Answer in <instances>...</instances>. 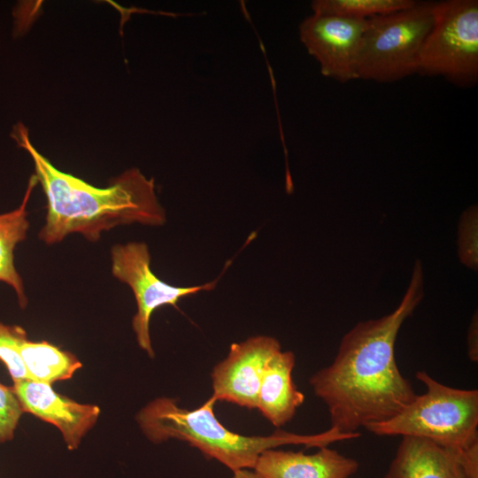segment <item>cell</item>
<instances>
[{
  "mask_svg": "<svg viewBox=\"0 0 478 478\" xmlns=\"http://www.w3.org/2000/svg\"><path fill=\"white\" fill-rule=\"evenodd\" d=\"M468 356L472 361L478 360L477 317H474L467 333Z\"/></svg>",
  "mask_w": 478,
  "mask_h": 478,
  "instance_id": "cell-20",
  "label": "cell"
},
{
  "mask_svg": "<svg viewBox=\"0 0 478 478\" xmlns=\"http://www.w3.org/2000/svg\"><path fill=\"white\" fill-rule=\"evenodd\" d=\"M424 297V275L417 260L408 288L389 314L358 323L342 338L333 362L309 380L327 405L332 428L343 433L385 421L417 396L399 371L395 343L404 321Z\"/></svg>",
  "mask_w": 478,
  "mask_h": 478,
  "instance_id": "cell-1",
  "label": "cell"
},
{
  "mask_svg": "<svg viewBox=\"0 0 478 478\" xmlns=\"http://www.w3.org/2000/svg\"><path fill=\"white\" fill-rule=\"evenodd\" d=\"M415 377L427 391L392 418L365 428L381 436L426 438L458 451L478 443V390L449 387L425 371Z\"/></svg>",
  "mask_w": 478,
  "mask_h": 478,
  "instance_id": "cell-4",
  "label": "cell"
},
{
  "mask_svg": "<svg viewBox=\"0 0 478 478\" xmlns=\"http://www.w3.org/2000/svg\"><path fill=\"white\" fill-rule=\"evenodd\" d=\"M281 350L279 341L267 335L232 343L227 356L212 371V397L216 401L257 408L264 368L269 358Z\"/></svg>",
  "mask_w": 478,
  "mask_h": 478,
  "instance_id": "cell-9",
  "label": "cell"
},
{
  "mask_svg": "<svg viewBox=\"0 0 478 478\" xmlns=\"http://www.w3.org/2000/svg\"><path fill=\"white\" fill-rule=\"evenodd\" d=\"M435 2L367 19L358 80L393 82L417 73L419 54L433 23Z\"/></svg>",
  "mask_w": 478,
  "mask_h": 478,
  "instance_id": "cell-5",
  "label": "cell"
},
{
  "mask_svg": "<svg viewBox=\"0 0 478 478\" xmlns=\"http://www.w3.org/2000/svg\"><path fill=\"white\" fill-rule=\"evenodd\" d=\"M358 467L356 459L326 446L312 454L269 449L252 469L263 478H351Z\"/></svg>",
  "mask_w": 478,
  "mask_h": 478,
  "instance_id": "cell-11",
  "label": "cell"
},
{
  "mask_svg": "<svg viewBox=\"0 0 478 478\" xmlns=\"http://www.w3.org/2000/svg\"><path fill=\"white\" fill-rule=\"evenodd\" d=\"M231 478H263L254 470L240 469L233 472Z\"/></svg>",
  "mask_w": 478,
  "mask_h": 478,
  "instance_id": "cell-21",
  "label": "cell"
},
{
  "mask_svg": "<svg viewBox=\"0 0 478 478\" xmlns=\"http://www.w3.org/2000/svg\"><path fill=\"white\" fill-rule=\"evenodd\" d=\"M461 451L426 438L402 436L383 478H472Z\"/></svg>",
  "mask_w": 478,
  "mask_h": 478,
  "instance_id": "cell-12",
  "label": "cell"
},
{
  "mask_svg": "<svg viewBox=\"0 0 478 478\" xmlns=\"http://www.w3.org/2000/svg\"><path fill=\"white\" fill-rule=\"evenodd\" d=\"M12 389L23 412L56 426L71 451L78 448L100 414L97 405L73 401L58 394L47 383L21 379L13 382Z\"/></svg>",
  "mask_w": 478,
  "mask_h": 478,
  "instance_id": "cell-10",
  "label": "cell"
},
{
  "mask_svg": "<svg viewBox=\"0 0 478 478\" xmlns=\"http://www.w3.org/2000/svg\"><path fill=\"white\" fill-rule=\"evenodd\" d=\"M37 182L36 176L33 174L19 206L12 212L0 214V281L14 290L22 309L27 305V297L23 280L14 264V250L17 244L27 237L29 228L27 206Z\"/></svg>",
  "mask_w": 478,
  "mask_h": 478,
  "instance_id": "cell-14",
  "label": "cell"
},
{
  "mask_svg": "<svg viewBox=\"0 0 478 478\" xmlns=\"http://www.w3.org/2000/svg\"><path fill=\"white\" fill-rule=\"evenodd\" d=\"M216 402L211 397L199 407L189 410L180 407L174 399L158 397L139 411L136 420L151 442L158 443L169 439L187 442L232 472L252 469L263 451L281 445L321 448L361 436L359 432L343 433L332 427L313 435L277 430L265 436H243L227 429L219 421L213 411Z\"/></svg>",
  "mask_w": 478,
  "mask_h": 478,
  "instance_id": "cell-3",
  "label": "cell"
},
{
  "mask_svg": "<svg viewBox=\"0 0 478 478\" xmlns=\"http://www.w3.org/2000/svg\"><path fill=\"white\" fill-rule=\"evenodd\" d=\"M111 261L112 275L127 284L134 293L137 310L132 320V328L138 346L150 358L154 357L150 335L152 313L163 305H169L177 308L181 298L213 289L220 278L189 287L166 283L152 272L149 247L144 242L113 245L111 249Z\"/></svg>",
  "mask_w": 478,
  "mask_h": 478,
  "instance_id": "cell-7",
  "label": "cell"
},
{
  "mask_svg": "<svg viewBox=\"0 0 478 478\" xmlns=\"http://www.w3.org/2000/svg\"><path fill=\"white\" fill-rule=\"evenodd\" d=\"M478 211L473 205L461 215L458 228V252L459 260L467 267L476 269L477 257Z\"/></svg>",
  "mask_w": 478,
  "mask_h": 478,
  "instance_id": "cell-18",
  "label": "cell"
},
{
  "mask_svg": "<svg viewBox=\"0 0 478 478\" xmlns=\"http://www.w3.org/2000/svg\"><path fill=\"white\" fill-rule=\"evenodd\" d=\"M459 85L478 77V1L435 3L433 23L421 46L417 73Z\"/></svg>",
  "mask_w": 478,
  "mask_h": 478,
  "instance_id": "cell-6",
  "label": "cell"
},
{
  "mask_svg": "<svg viewBox=\"0 0 478 478\" xmlns=\"http://www.w3.org/2000/svg\"><path fill=\"white\" fill-rule=\"evenodd\" d=\"M27 339L26 330L18 325L0 322V361L6 366L13 382L28 379L20 348Z\"/></svg>",
  "mask_w": 478,
  "mask_h": 478,
  "instance_id": "cell-17",
  "label": "cell"
},
{
  "mask_svg": "<svg viewBox=\"0 0 478 478\" xmlns=\"http://www.w3.org/2000/svg\"><path fill=\"white\" fill-rule=\"evenodd\" d=\"M295 362L292 351L281 350L269 358L263 371L257 409L276 428L289 422L305 400L292 379Z\"/></svg>",
  "mask_w": 478,
  "mask_h": 478,
  "instance_id": "cell-13",
  "label": "cell"
},
{
  "mask_svg": "<svg viewBox=\"0 0 478 478\" xmlns=\"http://www.w3.org/2000/svg\"><path fill=\"white\" fill-rule=\"evenodd\" d=\"M20 354L28 379L50 385L70 379L82 366L75 355L47 341L27 339Z\"/></svg>",
  "mask_w": 478,
  "mask_h": 478,
  "instance_id": "cell-15",
  "label": "cell"
},
{
  "mask_svg": "<svg viewBox=\"0 0 478 478\" xmlns=\"http://www.w3.org/2000/svg\"><path fill=\"white\" fill-rule=\"evenodd\" d=\"M414 0H314L312 12L369 19L413 6Z\"/></svg>",
  "mask_w": 478,
  "mask_h": 478,
  "instance_id": "cell-16",
  "label": "cell"
},
{
  "mask_svg": "<svg viewBox=\"0 0 478 478\" xmlns=\"http://www.w3.org/2000/svg\"><path fill=\"white\" fill-rule=\"evenodd\" d=\"M367 19L312 12L299 25L300 41L321 73L340 82L358 80V62Z\"/></svg>",
  "mask_w": 478,
  "mask_h": 478,
  "instance_id": "cell-8",
  "label": "cell"
},
{
  "mask_svg": "<svg viewBox=\"0 0 478 478\" xmlns=\"http://www.w3.org/2000/svg\"><path fill=\"white\" fill-rule=\"evenodd\" d=\"M23 410L12 389L0 383V443L14 436Z\"/></svg>",
  "mask_w": 478,
  "mask_h": 478,
  "instance_id": "cell-19",
  "label": "cell"
},
{
  "mask_svg": "<svg viewBox=\"0 0 478 478\" xmlns=\"http://www.w3.org/2000/svg\"><path fill=\"white\" fill-rule=\"evenodd\" d=\"M12 135L31 156L35 175L47 199L45 222L38 233L46 244L60 243L71 234L97 242L103 232L119 226L159 227L166 222L154 180L139 169H127L108 187L97 188L56 168L33 146L22 124L15 127Z\"/></svg>",
  "mask_w": 478,
  "mask_h": 478,
  "instance_id": "cell-2",
  "label": "cell"
}]
</instances>
